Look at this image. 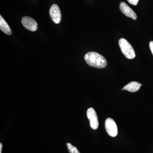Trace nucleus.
I'll return each instance as SVG.
<instances>
[{"mask_svg": "<svg viewBox=\"0 0 153 153\" xmlns=\"http://www.w3.org/2000/svg\"><path fill=\"white\" fill-rule=\"evenodd\" d=\"M131 4L136 6L138 3L139 0H127Z\"/></svg>", "mask_w": 153, "mask_h": 153, "instance_id": "11", "label": "nucleus"}, {"mask_svg": "<svg viewBox=\"0 0 153 153\" xmlns=\"http://www.w3.org/2000/svg\"><path fill=\"white\" fill-rule=\"evenodd\" d=\"M84 59L88 65L94 68H102L107 66L106 59L103 56L96 52H89L84 56Z\"/></svg>", "mask_w": 153, "mask_h": 153, "instance_id": "1", "label": "nucleus"}, {"mask_svg": "<svg viewBox=\"0 0 153 153\" xmlns=\"http://www.w3.org/2000/svg\"><path fill=\"white\" fill-rule=\"evenodd\" d=\"M119 45L121 52L127 58L132 59L136 57L134 50L131 45L126 39L123 38L120 39Z\"/></svg>", "mask_w": 153, "mask_h": 153, "instance_id": "2", "label": "nucleus"}, {"mask_svg": "<svg viewBox=\"0 0 153 153\" xmlns=\"http://www.w3.org/2000/svg\"><path fill=\"white\" fill-rule=\"evenodd\" d=\"M87 116L90 122L91 127L94 130H96L98 128L99 122L95 110L92 108H88L87 111Z\"/></svg>", "mask_w": 153, "mask_h": 153, "instance_id": "4", "label": "nucleus"}, {"mask_svg": "<svg viewBox=\"0 0 153 153\" xmlns=\"http://www.w3.org/2000/svg\"><path fill=\"white\" fill-rule=\"evenodd\" d=\"M120 9L122 13L124 14L127 17L131 18L134 20H136L137 19L136 14L125 3L121 2L120 3Z\"/></svg>", "mask_w": 153, "mask_h": 153, "instance_id": "7", "label": "nucleus"}, {"mask_svg": "<svg viewBox=\"0 0 153 153\" xmlns=\"http://www.w3.org/2000/svg\"><path fill=\"white\" fill-rule=\"evenodd\" d=\"M66 145L69 153H80L78 149L70 143H67Z\"/></svg>", "mask_w": 153, "mask_h": 153, "instance_id": "10", "label": "nucleus"}, {"mask_svg": "<svg viewBox=\"0 0 153 153\" xmlns=\"http://www.w3.org/2000/svg\"><path fill=\"white\" fill-rule=\"evenodd\" d=\"M149 47L150 49V50L151 51V52H152V54L153 55V41H151L149 43Z\"/></svg>", "mask_w": 153, "mask_h": 153, "instance_id": "12", "label": "nucleus"}, {"mask_svg": "<svg viewBox=\"0 0 153 153\" xmlns=\"http://www.w3.org/2000/svg\"><path fill=\"white\" fill-rule=\"evenodd\" d=\"M0 29L7 35H11L12 34L10 28L1 15L0 16Z\"/></svg>", "mask_w": 153, "mask_h": 153, "instance_id": "9", "label": "nucleus"}, {"mask_svg": "<svg viewBox=\"0 0 153 153\" xmlns=\"http://www.w3.org/2000/svg\"><path fill=\"white\" fill-rule=\"evenodd\" d=\"M105 130L107 134L111 137H115L118 134L117 126L112 119L108 118L105 121Z\"/></svg>", "mask_w": 153, "mask_h": 153, "instance_id": "3", "label": "nucleus"}, {"mask_svg": "<svg viewBox=\"0 0 153 153\" xmlns=\"http://www.w3.org/2000/svg\"><path fill=\"white\" fill-rule=\"evenodd\" d=\"M49 15L54 23L56 24L60 23L62 16L60 9L57 4H54L51 6L49 10Z\"/></svg>", "mask_w": 153, "mask_h": 153, "instance_id": "5", "label": "nucleus"}, {"mask_svg": "<svg viewBox=\"0 0 153 153\" xmlns=\"http://www.w3.org/2000/svg\"><path fill=\"white\" fill-rule=\"evenodd\" d=\"M124 90V89L123 88H122V90Z\"/></svg>", "mask_w": 153, "mask_h": 153, "instance_id": "14", "label": "nucleus"}, {"mask_svg": "<svg viewBox=\"0 0 153 153\" xmlns=\"http://www.w3.org/2000/svg\"><path fill=\"white\" fill-rule=\"evenodd\" d=\"M22 22L23 26L29 31L35 32L38 29V24L34 19L31 17H23Z\"/></svg>", "mask_w": 153, "mask_h": 153, "instance_id": "6", "label": "nucleus"}, {"mask_svg": "<svg viewBox=\"0 0 153 153\" xmlns=\"http://www.w3.org/2000/svg\"><path fill=\"white\" fill-rule=\"evenodd\" d=\"M142 84L137 82H131L129 83L123 88L124 90L128 91L131 92H136L139 90Z\"/></svg>", "mask_w": 153, "mask_h": 153, "instance_id": "8", "label": "nucleus"}, {"mask_svg": "<svg viewBox=\"0 0 153 153\" xmlns=\"http://www.w3.org/2000/svg\"><path fill=\"white\" fill-rule=\"evenodd\" d=\"M2 149V144L1 143H0V153H1Z\"/></svg>", "mask_w": 153, "mask_h": 153, "instance_id": "13", "label": "nucleus"}]
</instances>
